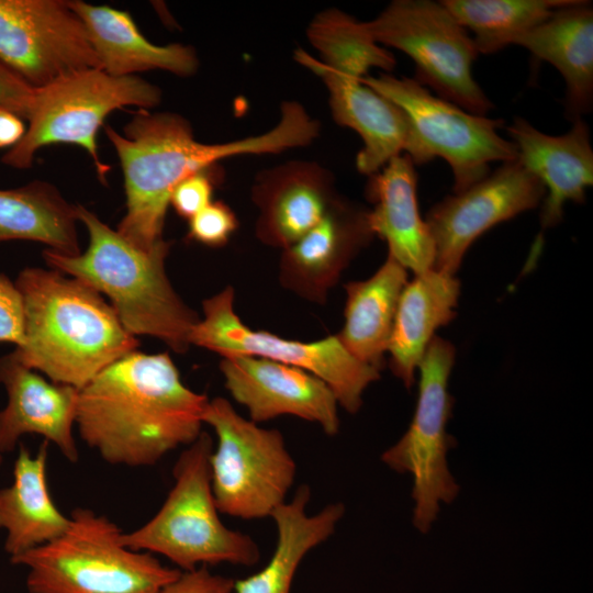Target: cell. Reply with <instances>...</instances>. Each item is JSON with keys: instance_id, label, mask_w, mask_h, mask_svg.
<instances>
[{"instance_id": "24", "label": "cell", "mask_w": 593, "mask_h": 593, "mask_svg": "<svg viewBox=\"0 0 593 593\" xmlns=\"http://www.w3.org/2000/svg\"><path fill=\"white\" fill-rule=\"evenodd\" d=\"M460 282L455 275L432 268L405 284L388 345L393 374L406 388L415 382L417 367L436 336L456 316Z\"/></svg>"}, {"instance_id": "23", "label": "cell", "mask_w": 593, "mask_h": 593, "mask_svg": "<svg viewBox=\"0 0 593 593\" xmlns=\"http://www.w3.org/2000/svg\"><path fill=\"white\" fill-rule=\"evenodd\" d=\"M558 69L567 86L566 115L582 119L593 104V9L572 0L513 43Z\"/></svg>"}, {"instance_id": "22", "label": "cell", "mask_w": 593, "mask_h": 593, "mask_svg": "<svg viewBox=\"0 0 593 593\" xmlns=\"http://www.w3.org/2000/svg\"><path fill=\"white\" fill-rule=\"evenodd\" d=\"M69 3L86 27L100 69L108 75L127 77L160 69L190 77L198 71L199 58L192 46L152 43L127 11L82 0H69Z\"/></svg>"}, {"instance_id": "30", "label": "cell", "mask_w": 593, "mask_h": 593, "mask_svg": "<svg viewBox=\"0 0 593 593\" xmlns=\"http://www.w3.org/2000/svg\"><path fill=\"white\" fill-rule=\"evenodd\" d=\"M572 0H444L480 54L496 53Z\"/></svg>"}, {"instance_id": "5", "label": "cell", "mask_w": 593, "mask_h": 593, "mask_svg": "<svg viewBox=\"0 0 593 593\" xmlns=\"http://www.w3.org/2000/svg\"><path fill=\"white\" fill-rule=\"evenodd\" d=\"M56 539L10 558L27 569L29 593H159L182 571L133 550L104 515L77 507Z\"/></svg>"}, {"instance_id": "2", "label": "cell", "mask_w": 593, "mask_h": 593, "mask_svg": "<svg viewBox=\"0 0 593 593\" xmlns=\"http://www.w3.org/2000/svg\"><path fill=\"white\" fill-rule=\"evenodd\" d=\"M208 402L181 381L168 353L135 350L79 390L76 424L105 462L149 467L200 436Z\"/></svg>"}, {"instance_id": "8", "label": "cell", "mask_w": 593, "mask_h": 593, "mask_svg": "<svg viewBox=\"0 0 593 593\" xmlns=\"http://www.w3.org/2000/svg\"><path fill=\"white\" fill-rule=\"evenodd\" d=\"M203 424L217 438L210 474L219 512L242 519L271 517L287 501L296 474L281 432L243 417L221 396L209 400Z\"/></svg>"}, {"instance_id": "20", "label": "cell", "mask_w": 593, "mask_h": 593, "mask_svg": "<svg viewBox=\"0 0 593 593\" xmlns=\"http://www.w3.org/2000/svg\"><path fill=\"white\" fill-rule=\"evenodd\" d=\"M516 146L517 160L532 172L546 190L540 224L542 228L561 222L568 201L582 203L593 184V149L590 130L582 120L562 135L540 132L527 120L515 118L505 127Z\"/></svg>"}, {"instance_id": "7", "label": "cell", "mask_w": 593, "mask_h": 593, "mask_svg": "<svg viewBox=\"0 0 593 593\" xmlns=\"http://www.w3.org/2000/svg\"><path fill=\"white\" fill-rule=\"evenodd\" d=\"M161 90L139 76L113 77L100 68L79 70L36 89L23 138L1 161L15 169L32 166L37 150L54 144L77 145L91 158L101 182L111 169L98 152L97 135L107 116L125 107L153 109Z\"/></svg>"}, {"instance_id": "34", "label": "cell", "mask_w": 593, "mask_h": 593, "mask_svg": "<svg viewBox=\"0 0 593 593\" xmlns=\"http://www.w3.org/2000/svg\"><path fill=\"white\" fill-rule=\"evenodd\" d=\"M36 89L0 60V110L11 111L27 121Z\"/></svg>"}, {"instance_id": "6", "label": "cell", "mask_w": 593, "mask_h": 593, "mask_svg": "<svg viewBox=\"0 0 593 593\" xmlns=\"http://www.w3.org/2000/svg\"><path fill=\"white\" fill-rule=\"evenodd\" d=\"M213 439L202 432L178 457L174 485L159 511L137 529L123 533L126 547L167 558L180 571L231 563L251 567L260 557L256 541L220 518L211 486Z\"/></svg>"}, {"instance_id": "27", "label": "cell", "mask_w": 593, "mask_h": 593, "mask_svg": "<svg viewBox=\"0 0 593 593\" xmlns=\"http://www.w3.org/2000/svg\"><path fill=\"white\" fill-rule=\"evenodd\" d=\"M407 281V270L387 256L371 277L345 284L344 325L336 336L355 358L379 370Z\"/></svg>"}, {"instance_id": "9", "label": "cell", "mask_w": 593, "mask_h": 593, "mask_svg": "<svg viewBox=\"0 0 593 593\" xmlns=\"http://www.w3.org/2000/svg\"><path fill=\"white\" fill-rule=\"evenodd\" d=\"M366 26L378 44L406 54L414 79L438 97L477 115L493 108L472 76L473 40L441 1L394 0Z\"/></svg>"}, {"instance_id": "1", "label": "cell", "mask_w": 593, "mask_h": 593, "mask_svg": "<svg viewBox=\"0 0 593 593\" xmlns=\"http://www.w3.org/2000/svg\"><path fill=\"white\" fill-rule=\"evenodd\" d=\"M320 131V122L300 102L284 101L279 122L271 130L205 144L194 138L190 122L182 115L138 109L123 134L104 126L120 160L126 195V213L116 231L136 247L150 250L164 240L170 195L180 181L228 157L307 146Z\"/></svg>"}, {"instance_id": "29", "label": "cell", "mask_w": 593, "mask_h": 593, "mask_svg": "<svg viewBox=\"0 0 593 593\" xmlns=\"http://www.w3.org/2000/svg\"><path fill=\"white\" fill-rule=\"evenodd\" d=\"M306 36L318 52V60L340 75L361 79L372 68L390 72L396 65L393 54L373 40L366 22L336 8L317 13Z\"/></svg>"}, {"instance_id": "12", "label": "cell", "mask_w": 593, "mask_h": 593, "mask_svg": "<svg viewBox=\"0 0 593 593\" xmlns=\"http://www.w3.org/2000/svg\"><path fill=\"white\" fill-rule=\"evenodd\" d=\"M361 82L396 104L409 118L424 161L443 158L459 193L490 174V163L517 159L516 146L502 137L504 120L470 113L433 94L414 78L381 72Z\"/></svg>"}, {"instance_id": "14", "label": "cell", "mask_w": 593, "mask_h": 593, "mask_svg": "<svg viewBox=\"0 0 593 593\" xmlns=\"http://www.w3.org/2000/svg\"><path fill=\"white\" fill-rule=\"evenodd\" d=\"M545 194L542 183L515 159L502 163L465 191L446 197L425 217L435 243L434 268L456 275L479 236L537 208Z\"/></svg>"}, {"instance_id": "16", "label": "cell", "mask_w": 593, "mask_h": 593, "mask_svg": "<svg viewBox=\"0 0 593 593\" xmlns=\"http://www.w3.org/2000/svg\"><path fill=\"white\" fill-rule=\"evenodd\" d=\"M294 59L324 82L333 120L361 137L363 146L356 156L360 174L371 176L402 154L414 165L425 164L412 124L396 104L361 79L331 70L302 48L295 49Z\"/></svg>"}, {"instance_id": "32", "label": "cell", "mask_w": 593, "mask_h": 593, "mask_svg": "<svg viewBox=\"0 0 593 593\" xmlns=\"http://www.w3.org/2000/svg\"><path fill=\"white\" fill-rule=\"evenodd\" d=\"M213 167L187 177L172 190L169 205L180 217L189 221L213 201L217 180V177L212 172Z\"/></svg>"}, {"instance_id": "17", "label": "cell", "mask_w": 593, "mask_h": 593, "mask_svg": "<svg viewBox=\"0 0 593 593\" xmlns=\"http://www.w3.org/2000/svg\"><path fill=\"white\" fill-rule=\"evenodd\" d=\"M368 211L339 194L313 228L282 249L278 266L281 287L324 305L343 271L374 237Z\"/></svg>"}, {"instance_id": "11", "label": "cell", "mask_w": 593, "mask_h": 593, "mask_svg": "<svg viewBox=\"0 0 593 593\" xmlns=\"http://www.w3.org/2000/svg\"><path fill=\"white\" fill-rule=\"evenodd\" d=\"M234 300V288L227 286L203 301V317L191 331L190 345L222 358L251 356L298 367L324 381L346 412L360 410L363 392L380 378L378 368L355 358L336 334L301 342L250 328L236 314Z\"/></svg>"}, {"instance_id": "18", "label": "cell", "mask_w": 593, "mask_h": 593, "mask_svg": "<svg viewBox=\"0 0 593 593\" xmlns=\"http://www.w3.org/2000/svg\"><path fill=\"white\" fill-rule=\"evenodd\" d=\"M250 192L258 211L256 237L281 250L313 228L339 195L333 172L310 160L260 170Z\"/></svg>"}, {"instance_id": "4", "label": "cell", "mask_w": 593, "mask_h": 593, "mask_svg": "<svg viewBox=\"0 0 593 593\" xmlns=\"http://www.w3.org/2000/svg\"><path fill=\"white\" fill-rule=\"evenodd\" d=\"M76 212L88 230L87 250L67 256L48 248L43 253L46 264L105 294L131 335H149L178 354L187 351L191 331L201 317L183 302L167 277L165 262L171 243L164 239L144 250L87 208L76 205Z\"/></svg>"}, {"instance_id": "21", "label": "cell", "mask_w": 593, "mask_h": 593, "mask_svg": "<svg viewBox=\"0 0 593 593\" xmlns=\"http://www.w3.org/2000/svg\"><path fill=\"white\" fill-rule=\"evenodd\" d=\"M369 225L388 245V256L419 275L434 268L435 243L417 204V174L412 159L402 154L368 176Z\"/></svg>"}, {"instance_id": "26", "label": "cell", "mask_w": 593, "mask_h": 593, "mask_svg": "<svg viewBox=\"0 0 593 593\" xmlns=\"http://www.w3.org/2000/svg\"><path fill=\"white\" fill-rule=\"evenodd\" d=\"M310 499L311 490L303 484L276 508L271 515L277 529L273 553L261 570L234 580V593H291L303 558L332 536L345 513L342 503H332L311 515L306 510Z\"/></svg>"}, {"instance_id": "31", "label": "cell", "mask_w": 593, "mask_h": 593, "mask_svg": "<svg viewBox=\"0 0 593 593\" xmlns=\"http://www.w3.org/2000/svg\"><path fill=\"white\" fill-rule=\"evenodd\" d=\"M238 224L228 204L212 201L189 220L187 238L209 247H221L228 243Z\"/></svg>"}, {"instance_id": "25", "label": "cell", "mask_w": 593, "mask_h": 593, "mask_svg": "<svg viewBox=\"0 0 593 593\" xmlns=\"http://www.w3.org/2000/svg\"><path fill=\"white\" fill-rule=\"evenodd\" d=\"M48 441L35 455L20 443L13 481L0 489V529L7 534L3 548L10 558L45 545L69 526L49 492L46 467Z\"/></svg>"}, {"instance_id": "3", "label": "cell", "mask_w": 593, "mask_h": 593, "mask_svg": "<svg viewBox=\"0 0 593 593\" xmlns=\"http://www.w3.org/2000/svg\"><path fill=\"white\" fill-rule=\"evenodd\" d=\"M23 339L13 354L51 381L80 390L138 342L92 287L55 269L25 268L16 280Z\"/></svg>"}, {"instance_id": "15", "label": "cell", "mask_w": 593, "mask_h": 593, "mask_svg": "<svg viewBox=\"0 0 593 593\" xmlns=\"http://www.w3.org/2000/svg\"><path fill=\"white\" fill-rule=\"evenodd\" d=\"M220 370L226 390L247 409L250 421L258 424L292 415L316 423L328 436L338 433V402L328 385L312 373L251 356L222 358Z\"/></svg>"}, {"instance_id": "37", "label": "cell", "mask_w": 593, "mask_h": 593, "mask_svg": "<svg viewBox=\"0 0 593 593\" xmlns=\"http://www.w3.org/2000/svg\"><path fill=\"white\" fill-rule=\"evenodd\" d=\"M2 463H3V455L0 454V468H1Z\"/></svg>"}, {"instance_id": "10", "label": "cell", "mask_w": 593, "mask_h": 593, "mask_svg": "<svg viewBox=\"0 0 593 593\" xmlns=\"http://www.w3.org/2000/svg\"><path fill=\"white\" fill-rule=\"evenodd\" d=\"M455 355L450 342L439 336L432 339L417 367L418 394L412 422L381 456L390 469L411 474L412 521L422 534L430 530L441 504L454 502L460 491L447 462V454L456 444L446 430L452 406L448 382Z\"/></svg>"}, {"instance_id": "33", "label": "cell", "mask_w": 593, "mask_h": 593, "mask_svg": "<svg viewBox=\"0 0 593 593\" xmlns=\"http://www.w3.org/2000/svg\"><path fill=\"white\" fill-rule=\"evenodd\" d=\"M23 339V307L19 290L0 273V343L19 346Z\"/></svg>"}, {"instance_id": "35", "label": "cell", "mask_w": 593, "mask_h": 593, "mask_svg": "<svg viewBox=\"0 0 593 593\" xmlns=\"http://www.w3.org/2000/svg\"><path fill=\"white\" fill-rule=\"evenodd\" d=\"M159 593H234V579L214 574L206 567L183 571Z\"/></svg>"}, {"instance_id": "36", "label": "cell", "mask_w": 593, "mask_h": 593, "mask_svg": "<svg viewBox=\"0 0 593 593\" xmlns=\"http://www.w3.org/2000/svg\"><path fill=\"white\" fill-rule=\"evenodd\" d=\"M26 127L20 115L0 110V149L14 147L23 138Z\"/></svg>"}, {"instance_id": "13", "label": "cell", "mask_w": 593, "mask_h": 593, "mask_svg": "<svg viewBox=\"0 0 593 593\" xmlns=\"http://www.w3.org/2000/svg\"><path fill=\"white\" fill-rule=\"evenodd\" d=\"M0 60L35 89L100 68L69 0H0Z\"/></svg>"}, {"instance_id": "28", "label": "cell", "mask_w": 593, "mask_h": 593, "mask_svg": "<svg viewBox=\"0 0 593 593\" xmlns=\"http://www.w3.org/2000/svg\"><path fill=\"white\" fill-rule=\"evenodd\" d=\"M78 222L76 205L48 181L0 189V242H40L56 253L75 256L80 254Z\"/></svg>"}, {"instance_id": "19", "label": "cell", "mask_w": 593, "mask_h": 593, "mask_svg": "<svg viewBox=\"0 0 593 593\" xmlns=\"http://www.w3.org/2000/svg\"><path fill=\"white\" fill-rule=\"evenodd\" d=\"M0 383L8 394L0 411V454L15 449L23 435L37 434L76 463L79 451L72 427L79 390L45 380L21 363L13 351L0 358Z\"/></svg>"}]
</instances>
